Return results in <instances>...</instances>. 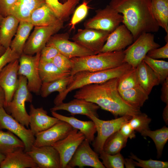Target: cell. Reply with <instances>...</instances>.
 <instances>
[{
  "mask_svg": "<svg viewBox=\"0 0 168 168\" xmlns=\"http://www.w3.org/2000/svg\"><path fill=\"white\" fill-rule=\"evenodd\" d=\"M118 79L114 78L102 83L83 86L77 91L74 97L93 102L115 117L126 115L133 116L141 113L140 108L131 105L121 97L118 89Z\"/></svg>",
  "mask_w": 168,
  "mask_h": 168,
  "instance_id": "6da1fadb",
  "label": "cell"
},
{
  "mask_svg": "<svg viewBox=\"0 0 168 168\" xmlns=\"http://www.w3.org/2000/svg\"><path fill=\"white\" fill-rule=\"evenodd\" d=\"M109 5L123 16L122 23L134 41L142 33L157 32L160 27L153 15L151 0H111Z\"/></svg>",
  "mask_w": 168,
  "mask_h": 168,
  "instance_id": "7a4b0ae2",
  "label": "cell"
},
{
  "mask_svg": "<svg viewBox=\"0 0 168 168\" xmlns=\"http://www.w3.org/2000/svg\"><path fill=\"white\" fill-rule=\"evenodd\" d=\"M132 68L129 64L124 63L117 67L102 71L77 72L72 76V80L65 91L56 96L54 103L57 105L63 102L68 93L85 86L102 83L113 78H119Z\"/></svg>",
  "mask_w": 168,
  "mask_h": 168,
  "instance_id": "3957f363",
  "label": "cell"
},
{
  "mask_svg": "<svg viewBox=\"0 0 168 168\" xmlns=\"http://www.w3.org/2000/svg\"><path fill=\"white\" fill-rule=\"evenodd\" d=\"M123 50L104 53L70 58L73 67L70 75L80 71L96 72L117 67L124 62Z\"/></svg>",
  "mask_w": 168,
  "mask_h": 168,
  "instance_id": "277c9868",
  "label": "cell"
},
{
  "mask_svg": "<svg viewBox=\"0 0 168 168\" xmlns=\"http://www.w3.org/2000/svg\"><path fill=\"white\" fill-rule=\"evenodd\" d=\"M18 81V86L12 99L6 108L15 119L28 128L29 115L26 111L25 103L32 102V96L28 89L26 78L23 76L19 75Z\"/></svg>",
  "mask_w": 168,
  "mask_h": 168,
  "instance_id": "5b68a950",
  "label": "cell"
},
{
  "mask_svg": "<svg viewBox=\"0 0 168 168\" xmlns=\"http://www.w3.org/2000/svg\"><path fill=\"white\" fill-rule=\"evenodd\" d=\"M160 46L155 41L154 35L152 33H143L123 51L124 62L129 64L133 68H136L149 51Z\"/></svg>",
  "mask_w": 168,
  "mask_h": 168,
  "instance_id": "8992f818",
  "label": "cell"
},
{
  "mask_svg": "<svg viewBox=\"0 0 168 168\" xmlns=\"http://www.w3.org/2000/svg\"><path fill=\"white\" fill-rule=\"evenodd\" d=\"M130 115H124L114 119L104 120L94 115L88 117L95 123L97 134L92 142L94 150L99 155L103 150L104 143L112 134L119 131L122 126L128 122L132 117Z\"/></svg>",
  "mask_w": 168,
  "mask_h": 168,
  "instance_id": "52a82bcc",
  "label": "cell"
},
{
  "mask_svg": "<svg viewBox=\"0 0 168 168\" xmlns=\"http://www.w3.org/2000/svg\"><path fill=\"white\" fill-rule=\"evenodd\" d=\"M40 52L34 56L22 53L18 59V75L26 78L29 90L37 94L40 93L42 83L39 72Z\"/></svg>",
  "mask_w": 168,
  "mask_h": 168,
  "instance_id": "ba28073f",
  "label": "cell"
},
{
  "mask_svg": "<svg viewBox=\"0 0 168 168\" xmlns=\"http://www.w3.org/2000/svg\"><path fill=\"white\" fill-rule=\"evenodd\" d=\"M96 14L84 23L85 28L111 33L122 22L123 16L109 5L96 11Z\"/></svg>",
  "mask_w": 168,
  "mask_h": 168,
  "instance_id": "9c48e42d",
  "label": "cell"
},
{
  "mask_svg": "<svg viewBox=\"0 0 168 168\" xmlns=\"http://www.w3.org/2000/svg\"><path fill=\"white\" fill-rule=\"evenodd\" d=\"M63 26V23L46 26H35L25 44L23 53L33 55L40 52L50 37Z\"/></svg>",
  "mask_w": 168,
  "mask_h": 168,
  "instance_id": "30bf717a",
  "label": "cell"
},
{
  "mask_svg": "<svg viewBox=\"0 0 168 168\" xmlns=\"http://www.w3.org/2000/svg\"><path fill=\"white\" fill-rule=\"evenodd\" d=\"M110 33L93 29H79L72 39L73 41L97 54L100 53Z\"/></svg>",
  "mask_w": 168,
  "mask_h": 168,
  "instance_id": "8fae6325",
  "label": "cell"
},
{
  "mask_svg": "<svg viewBox=\"0 0 168 168\" xmlns=\"http://www.w3.org/2000/svg\"><path fill=\"white\" fill-rule=\"evenodd\" d=\"M0 128L6 129L20 138L24 144L25 152L30 151L34 145L35 137L30 129L8 114L4 107H0Z\"/></svg>",
  "mask_w": 168,
  "mask_h": 168,
  "instance_id": "7c38bea8",
  "label": "cell"
},
{
  "mask_svg": "<svg viewBox=\"0 0 168 168\" xmlns=\"http://www.w3.org/2000/svg\"><path fill=\"white\" fill-rule=\"evenodd\" d=\"M67 33L55 34L52 36L46 45L55 47L60 54L70 59L95 54L74 41L69 40Z\"/></svg>",
  "mask_w": 168,
  "mask_h": 168,
  "instance_id": "4fadbf2b",
  "label": "cell"
},
{
  "mask_svg": "<svg viewBox=\"0 0 168 168\" xmlns=\"http://www.w3.org/2000/svg\"><path fill=\"white\" fill-rule=\"evenodd\" d=\"M89 141L85 139L79 146L67 165V168L89 166L105 168L99 154L92 149Z\"/></svg>",
  "mask_w": 168,
  "mask_h": 168,
  "instance_id": "5bb4252c",
  "label": "cell"
},
{
  "mask_svg": "<svg viewBox=\"0 0 168 168\" xmlns=\"http://www.w3.org/2000/svg\"><path fill=\"white\" fill-rule=\"evenodd\" d=\"M85 138L82 132L74 128L65 138L52 145L59 153L61 168H67L68 164L76 149Z\"/></svg>",
  "mask_w": 168,
  "mask_h": 168,
  "instance_id": "9a60e30c",
  "label": "cell"
},
{
  "mask_svg": "<svg viewBox=\"0 0 168 168\" xmlns=\"http://www.w3.org/2000/svg\"><path fill=\"white\" fill-rule=\"evenodd\" d=\"M19 66L18 59L8 63L0 72V87L3 90L5 96L4 107H6L11 102L17 88Z\"/></svg>",
  "mask_w": 168,
  "mask_h": 168,
  "instance_id": "2e32d148",
  "label": "cell"
},
{
  "mask_svg": "<svg viewBox=\"0 0 168 168\" xmlns=\"http://www.w3.org/2000/svg\"><path fill=\"white\" fill-rule=\"evenodd\" d=\"M73 129L68 123L59 120L49 128L36 134L34 145L52 146L65 138Z\"/></svg>",
  "mask_w": 168,
  "mask_h": 168,
  "instance_id": "e0dca14e",
  "label": "cell"
},
{
  "mask_svg": "<svg viewBox=\"0 0 168 168\" xmlns=\"http://www.w3.org/2000/svg\"><path fill=\"white\" fill-rule=\"evenodd\" d=\"M26 152L33 159L38 168H61L59 153L52 146L33 145L30 151Z\"/></svg>",
  "mask_w": 168,
  "mask_h": 168,
  "instance_id": "ac0fdd59",
  "label": "cell"
},
{
  "mask_svg": "<svg viewBox=\"0 0 168 168\" xmlns=\"http://www.w3.org/2000/svg\"><path fill=\"white\" fill-rule=\"evenodd\" d=\"M134 41L133 36L123 24L110 33L100 53L123 51Z\"/></svg>",
  "mask_w": 168,
  "mask_h": 168,
  "instance_id": "d6986e66",
  "label": "cell"
},
{
  "mask_svg": "<svg viewBox=\"0 0 168 168\" xmlns=\"http://www.w3.org/2000/svg\"><path fill=\"white\" fill-rule=\"evenodd\" d=\"M75 98L67 103L63 102L55 105L50 109V111L64 110L69 112L72 116L81 114L87 117L90 115L99 117L97 112L100 107L98 105L84 99Z\"/></svg>",
  "mask_w": 168,
  "mask_h": 168,
  "instance_id": "ffe728a7",
  "label": "cell"
},
{
  "mask_svg": "<svg viewBox=\"0 0 168 168\" xmlns=\"http://www.w3.org/2000/svg\"><path fill=\"white\" fill-rule=\"evenodd\" d=\"M29 126L34 135L47 129L58 122L59 120L48 115L46 110L42 107L35 108L31 104L30 106Z\"/></svg>",
  "mask_w": 168,
  "mask_h": 168,
  "instance_id": "44dd1931",
  "label": "cell"
},
{
  "mask_svg": "<svg viewBox=\"0 0 168 168\" xmlns=\"http://www.w3.org/2000/svg\"><path fill=\"white\" fill-rule=\"evenodd\" d=\"M1 168H38L31 157L24 150H18L6 155Z\"/></svg>",
  "mask_w": 168,
  "mask_h": 168,
  "instance_id": "7402d4cb",
  "label": "cell"
},
{
  "mask_svg": "<svg viewBox=\"0 0 168 168\" xmlns=\"http://www.w3.org/2000/svg\"><path fill=\"white\" fill-rule=\"evenodd\" d=\"M27 21L35 26L54 25L63 23L51 11L46 3L33 11Z\"/></svg>",
  "mask_w": 168,
  "mask_h": 168,
  "instance_id": "603a6c76",
  "label": "cell"
},
{
  "mask_svg": "<svg viewBox=\"0 0 168 168\" xmlns=\"http://www.w3.org/2000/svg\"><path fill=\"white\" fill-rule=\"evenodd\" d=\"M51 112L53 116L59 120L68 123L74 128L80 131L85 135L86 139L90 143L93 141L96 129L95 124L92 120L82 121L73 117H67L57 113L56 111Z\"/></svg>",
  "mask_w": 168,
  "mask_h": 168,
  "instance_id": "cb8c5ba5",
  "label": "cell"
},
{
  "mask_svg": "<svg viewBox=\"0 0 168 168\" xmlns=\"http://www.w3.org/2000/svg\"><path fill=\"white\" fill-rule=\"evenodd\" d=\"M139 85L149 95L153 88L160 84L152 69L142 60L136 68Z\"/></svg>",
  "mask_w": 168,
  "mask_h": 168,
  "instance_id": "d4e9b609",
  "label": "cell"
},
{
  "mask_svg": "<svg viewBox=\"0 0 168 168\" xmlns=\"http://www.w3.org/2000/svg\"><path fill=\"white\" fill-rule=\"evenodd\" d=\"M45 3V0H17L9 15H13L20 21H27L33 11Z\"/></svg>",
  "mask_w": 168,
  "mask_h": 168,
  "instance_id": "484cf974",
  "label": "cell"
},
{
  "mask_svg": "<svg viewBox=\"0 0 168 168\" xmlns=\"http://www.w3.org/2000/svg\"><path fill=\"white\" fill-rule=\"evenodd\" d=\"M20 21L10 14L4 17L0 24V42L6 49L10 47L17 30Z\"/></svg>",
  "mask_w": 168,
  "mask_h": 168,
  "instance_id": "4316f807",
  "label": "cell"
},
{
  "mask_svg": "<svg viewBox=\"0 0 168 168\" xmlns=\"http://www.w3.org/2000/svg\"><path fill=\"white\" fill-rule=\"evenodd\" d=\"M34 26L25 21H20L17 30L10 47L13 51L21 55L23 53L25 44Z\"/></svg>",
  "mask_w": 168,
  "mask_h": 168,
  "instance_id": "83f0119b",
  "label": "cell"
},
{
  "mask_svg": "<svg viewBox=\"0 0 168 168\" xmlns=\"http://www.w3.org/2000/svg\"><path fill=\"white\" fill-rule=\"evenodd\" d=\"M25 146L23 141L12 133L4 131L0 128V153L5 156L15 151L23 149Z\"/></svg>",
  "mask_w": 168,
  "mask_h": 168,
  "instance_id": "f1b7e54d",
  "label": "cell"
},
{
  "mask_svg": "<svg viewBox=\"0 0 168 168\" xmlns=\"http://www.w3.org/2000/svg\"><path fill=\"white\" fill-rule=\"evenodd\" d=\"M39 72L42 82H51L71 75L70 72L62 71L52 62H40Z\"/></svg>",
  "mask_w": 168,
  "mask_h": 168,
  "instance_id": "f546056e",
  "label": "cell"
},
{
  "mask_svg": "<svg viewBox=\"0 0 168 168\" xmlns=\"http://www.w3.org/2000/svg\"><path fill=\"white\" fill-rule=\"evenodd\" d=\"M151 7L158 26L168 34V0H151Z\"/></svg>",
  "mask_w": 168,
  "mask_h": 168,
  "instance_id": "4dcf8cb0",
  "label": "cell"
},
{
  "mask_svg": "<svg viewBox=\"0 0 168 168\" xmlns=\"http://www.w3.org/2000/svg\"><path fill=\"white\" fill-rule=\"evenodd\" d=\"M119 92L126 102L131 105L140 108L148 98L149 95L140 85Z\"/></svg>",
  "mask_w": 168,
  "mask_h": 168,
  "instance_id": "1f68e13d",
  "label": "cell"
},
{
  "mask_svg": "<svg viewBox=\"0 0 168 168\" xmlns=\"http://www.w3.org/2000/svg\"><path fill=\"white\" fill-rule=\"evenodd\" d=\"M72 77L70 75L51 82H42L40 91L41 96L45 98L55 91L58 92V95L61 94L66 90Z\"/></svg>",
  "mask_w": 168,
  "mask_h": 168,
  "instance_id": "d6a6232c",
  "label": "cell"
},
{
  "mask_svg": "<svg viewBox=\"0 0 168 168\" xmlns=\"http://www.w3.org/2000/svg\"><path fill=\"white\" fill-rule=\"evenodd\" d=\"M140 133L142 136L149 137L153 140L157 150V157L160 158L168 140V128L164 126L161 128L155 131L148 129Z\"/></svg>",
  "mask_w": 168,
  "mask_h": 168,
  "instance_id": "836d02e7",
  "label": "cell"
},
{
  "mask_svg": "<svg viewBox=\"0 0 168 168\" xmlns=\"http://www.w3.org/2000/svg\"><path fill=\"white\" fill-rule=\"evenodd\" d=\"M127 140L128 138L122 135L119 130L106 139L104 143L102 151L111 155L119 153L126 146Z\"/></svg>",
  "mask_w": 168,
  "mask_h": 168,
  "instance_id": "e575fe53",
  "label": "cell"
},
{
  "mask_svg": "<svg viewBox=\"0 0 168 168\" xmlns=\"http://www.w3.org/2000/svg\"><path fill=\"white\" fill-rule=\"evenodd\" d=\"M143 60L152 69L158 77L160 83L168 77V62L154 59L147 55Z\"/></svg>",
  "mask_w": 168,
  "mask_h": 168,
  "instance_id": "d590c367",
  "label": "cell"
},
{
  "mask_svg": "<svg viewBox=\"0 0 168 168\" xmlns=\"http://www.w3.org/2000/svg\"><path fill=\"white\" fill-rule=\"evenodd\" d=\"M139 86L136 68H132L119 78L118 89L119 92Z\"/></svg>",
  "mask_w": 168,
  "mask_h": 168,
  "instance_id": "8d00e7d4",
  "label": "cell"
},
{
  "mask_svg": "<svg viewBox=\"0 0 168 168\" xmlns=\"http://www.w3.org/2000/svg\"><path fill=\"white\" fill-rule=\"evenodd\" d=\"M99 158L102 160V163L105 168H124V159L120 152L111 155L102 151L99 154Z\"/></svg>",
  "mask_w": 168,
  "mask_h": 168,
  "instance_id": "74e56055",
  "label": "cell"
},
{
  "mask_svg": "<svg viewBox=\"0 0 168 168\" xmlns=\"http://www.w3.org/2000/svg\"><path fill=\"white\" fill-rule=\"evenodd\" d=\"M151 119L144 113L141 112L132 116L128 123L135 130L140 133L149 129V125Z\"/></svg>",
  "mask_w": 168,
  "mask_h": 168,
  "instance_id": "f35d334b",
  "label": "cell"
},
{
  "mask_svg": "<svg viewBox=\"0 0 168 168\" xmlns=\"http://www.w3.org/2000/svg\"><path fill=\"white\" fill-rule=\"evenodd\" d=\"M129 157L135 160L134 161L135 166L143 168H167L168 162L150 159L147 160H141L133 154L131 153Z\"/></svg>",
  "mask_w": 168,
  "mask_h": 168,
  "instance_id": "ab89813d",
  "label": "cell"
},
{
  "mask_svg": "<svg viewBox=\"0 0 168 168\" xmlns=\"http://www.w3.org/2000/svg\"><path fill=\"white\" fill-rule=\"evenodd\" d=\"M89 9L87 2L86 0H83L82 2L74 11L69 24L71 30L74 29L75 26L85 18Z\"/></svg>",
  "mask_w": 168,
  "mask_h": 168,
  "instance_id": "60d3db41",
  "label": "cell"
},
{
  "mask_svg": "<svg viewBox=\"0 0 168 168\" xmlns=\"http://www.w3.org/2000/svg\"><path fill=\"white\" fill-rule=\"evenodd\" d=\"M52 62L58 68L64 72L70 73L73 67V63L70 59L60 53L53 58Z\"/></svg>",
  "mask_w": 168,
  "mask_h": 168,
  "instance_id": "b9f144b4",
  "label": "cell"
},
{
  "mask_svg": "<svg viewBox=\"0 0 168 168\" xmlns=\"http://www.w3.org/2000/svg\"><path fill=\"white\" fill-rule=\"evenodd\" d=\"M59 54V51L55 47L46 45L40 51V62H52L53 58Z\"/></svg>",
  "mask_w": 168,
  "mask_h": 168,
  "instance_id": "7bdbcfd3",
  "label": "cell"
},
{
  "mask_svg": "<svg viewBox=\"0 0 168 168\" xmlns=\"http://www.w3.org/2000/svg\"><path fill=\"white\" fill-rule=\"evenodd\" d=\"M20 56L10 47L7 49L5 53L0 57V72L6 65L14 60L19 59Z\"/></svg>",
  "mask_w": 168,
  "mask_h": 168,
  "instance_id": "ee69618b",
  "label": "cell"
},
{
  "mask_svg": "<svg viewBox=\"0 0 168 168\" xmlns=\"http://www.w3.org/2000/svg\"><path fill=\"white\" fill-rule=\"evenodd\" d=\"M148 57L154 59L168 58V42L165 45L160 48L152 49L149 51L147 55Z\"/></svg>",
  "mask_w": 168,
  "mask_h": 168,
  "instance_id": "f6af8a7d",
  "label": "cell"
},
{
  "mask_svg": "<svg viewBox=\"0 0 168 168\" xmlns=\"http://www.w3.org/2000/svg\"><path fill=\"white\" fill-rule=\"evenodd\" d=\"M17 0H0V12L3 17L10 14V10Z\"/></svg>",
  "mask_w": 168,
  "mask_h": 168,
  "instance_id": "bcb514c9",
  "label": "cell"
},
{
  "mask_svg": "<svg viewBox=\"0 0 168 168\" xmlns=\"http://www.w3.org/2000/svg\"><path fill=\"white\" fill-rule=\"evenodd\" d=\"M119 131L122 135L128 139H132L136 137L135 130L131 127L128 122L122 126Z\"/></svg>",
  "mask_w": 168,
  "mask_h": 168,
  "instance_id": "7dc6e473",
  "label": "cell"
},
{
  "mask_svg": "<svg viewBox=\"0 0 168 168\" xmlns=\"http://www.w3.org/2000/svg\"><path fill=\"white\" fill-rule=\"evenodd\" d=\"M161 98L166 104H168V77L162 83Z\"/></svg>",
  "mask_w": 168,
  "mask_h": 168,
  "instance_id": "c3c4849f",
  "label": "cell"
},
{
  "mask_svg": "<svg viewBox=\"0 0 168 168\" xmlns=\"http://www.w3.org/2000/svg\"><path fill=\"white\" fill-rule=\"evenodd\" d=\"M46 3L48 6L52 9L56 8L60 4L58 0H45Z\"/></svg>",
  "mask_w": 168,
  "mask_h": 168,
  "instance_id": "681fc988",
  "label": "cell"
},
{
  "mask_svg": "<svg viewBox=\"0 0 168 168\" xmlns=\"http://www.w3.org/2000/svg\"><path fill=\"white\" fill-rule=\"evenodd\" d=\"M124 166L127 168H135V167L133 159L131 158L124 159Z\"/></svg>",
  "mask_w": 168,
  "mask_h": 168,
  "instance_id": "f907efd6",
  "label": "cell"
},
{
  "mask_svg": "<svg viewBox=\"0 0 168 168\" xmlns=\"http://www.w3.org/2000/svg\"><path fill=\"white\" fill-rule=\"evenodd\" d=\"M5 102V96L4 92L2 89L0 87V107H4Z\"/></svg>",
  "mask_w": 168,
  "mask_h": 168,
  "instance_id": "816d5d0a",
  "label": "cell"
},
{
  "mask_svg": "<svg viewBox=\"0 0 168 168\" xmlns=\"http://www.w3.org/2000/svg\"><path fill=\"white\" fill-rule=\"evenodd\" d=\"M162 116L166 124L168 125V104H166V105L164 108L162 113Z\"/></svg>",
  "mask_w": 168,
  "mask_h": 168,
  "instance_id": "f5cc1de1",
  "label": "cell"
},
{
  "mask_svg": "<svg viewBox=\"0 0 168 168\" xmlns=\"http://www.w3.org/2000/svg\"><path fill=\"white\" fill-rule=\"evenodd\" d=\"M6 49L1 44L0 42V57L5 53Z\"/></svg>",
  "mask_w": 168,
  "mask_h": 168,
  "instance_id": "db71d44e",
  "label": "cell"
},
{
  "mask_svg": "<svg viewBox=\"0 0 168 168\" xmlns=\"http://www.w3.org/2000/svg\"><path fill=\"white\" fill-rule=\"evenodd\" d=\"M5 155L0 153V167L5 157Z\"/></svg>",
  "mask_w": 168,
  "mask_h": 168,
  "instance_id": "11a10c76",
  "label": "cell"
},
{
  "mask_svg": "<svg viewBox=\"0 0 168 168\" xmlns=\"http://www.w3.org/2000/svg\"><path fill=\"white\" fill-rule=\"evenodd\" d=\"M3 17H4L1 14V13L0 12V24Z\"/></svg>",
  "mask_w": 168,
  "mask_h": 168,
  "instance_id": "9f6ffc18",
  "label": "cell"
},
{
  "mask_svg": "<svg viewBox=\"0 0 168 168\" xmlns=\"http://www.w3.org/2000/svg\"><path fill=\"white\" fill-rule=\"evenodd\" d=\"M68 0H61V1H62L63 3H64L65 2H66Z\"/></svg>",
  "mask_w": 168,
  "mask_h": 168,
  "instance_id": "6f0895ef",
  "label": "cell"
}]
</instances>
